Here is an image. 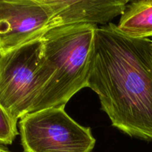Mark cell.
<instances>
[{
	"label": "cell",
	"mask_w": 152,
	"mask_h": 152,
	"mask_svg": "<svg viewBox=\"0 0 152 152\" xmlns=\"http://www.w3.org/2000/svg\"><path fill=\"white\" fill-rule=\"evenodd\" d=\"M151 41L128 37L113 23L97 28L87 86L114 127L145 141H152Z\"/></svg>",
	"instance_id": "cell-1"
},
{
	"label": "cell",
	"mask_w": 152,
	"mask_h": 152,
	"mask_svg": "<svg viewBox=\"0 0 152 152\" xmlns=\"http://www.w3.org/2000/svg\"><path fill=\"white\" fill-rule=\"evenodd\" d=\"M117 28L132 38H152V0L130 1L120 16Z\"/></svg>",
	"instance_id": "cell-7"
},
{
	"label": "cell",
	"mask_w": 152,
	"mask_h": 152,
	"mask_svg": "<svg viewBox=\"0 0 152 152\" xmlns=\"http://www.w3.org/2000/svg\"><path fill=\"white\" fill-rule=\"evenodd\" d=\"M19 129L23 152H91L96 144L90 128L74 121L64 106L29 113Z\"/></svg>",
	"instance_id": "cell-4"
},
{
	"label": "cell",
	"mask_w": 152,
	"mask_h": 152,
	"mask_svg": "<svg viewBox=\"0 0 152 152\" xmlns=\"http://www.w3.org/2000/svg\"><path fill=\"white\" fill-rule=\"evenodd\" d=\"M47 83L41 39L1 54L0 105L14 120L32 111Z\"/></svg>",
	"instance_id": "cell-3"
},
{
	"label": "cell",
	"mask_w": 152,
	"mask_h": 152,
	"mask_svg": "<svg viewBox=\"0 0 152 152\" xmlns=\"http://www.w3.org/2000/svg\"><path fill=\"white\" fill-rule=\"evenodd\" d=\"M53 13L50 29L74 25L109 24L120 15L128 0H47Z\"/></svg>",
	"instance_id": "cell-6"
},
{
	"label": "cell",
	"mask_w": 152,
	"mask_h": 152,
	"mask_svg": "<svg viewBox=\"0 0 152 152\" xmlns=\"http://www.w3.org/2000/svg\"><path fill=\"white\" fill-rule=\"evenodd\" d=\"M97 28L67 25L50 29L41 37L43 66L48 83L31 113L65 107L75 94L87 88Z\"/></svg>",
	"instance_id": "cell-2"
},
{
	"label": "cell",
	"mask_w": 152,
	"mask_h": 152,
	"mask_svg": "<svg viewBox=\"0 0 152 152\" xmlns=\"http://www.w3.org/2000/svg\"><path fill=\"white\" fill-rule=\"evenodd\" d=\"M1 54H2V53H1V52H0V58H1Z\"/></svg>",
	"instance_id": "cell-11"
},
{
	"label": "cell",
	"mask_w": 152,
	"mask_h": 152,
	"mask_svg": "<svg viewBox=\"0 0 152 152\" xmlns=\"http://www.w3.org/2000/svg\"><path fill=\"white\" fill-rule=\"evenodd\" d=\"M52 17L47 0H0V52L41 39Z\"/></svg>",
	"instance_id": "cell-5"
},
{
	"label": "cell",
	"mask_w": 152,
	"mask_h": 152,
	"mask_svg": "<svg viewBox=\"0 0 152 152\" xmlns=\"http://www.w3.org/2000/svg\"><path fill=\"white\" fill-rule=\"evenodd\" d=\"M150 53H151V61H152V40L150 43Z\"/></svg>",
	"instance_id": "cell-10"
},
{
	"label": "cell",
	"mask_w": 152,
	"mask_h": 152,
	"mask_svg": "<svg viewBox=\"0 0 152 152\" xmlns=\"http://www.w3.org/2000/svg\"><path fill=\"white\" fill-rule=\"evenodd\" d=\"M18 134L17 120L0 105V145H11Z\"/></svg>",
	"instance_id": "cell-8"
},
{
	"label": "cell",
	"mask_w": 152,
	"mask_h": 152,
	"mask_svg": "<svg viewBox=\"0 0 152 152\" xmlns=\"http://www.w3.org/2000/svg\"><path fill=\"white\" fill-rule=\"evenodd\" d=\"M0 152H11L9 151L7 148H6L5 147H4L3 145H0Z\"/></svg>",
	"instance_id": "cell-9"
}]
</instances>
